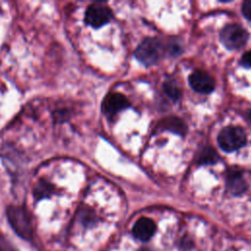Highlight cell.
Instances as JSON below:
<instances>
[{
    "mask_svg": "<svg viewBox=\"0 0 251 251\" xmlns=\"http://www.w3.org/2000/svg\"><path fill=\"white\" fill-rule=\"evenodd\" d=\"M7 218L17 234L26 240L32 237L31 220L24 207L9 206L7 208Z\"/></svg>",
    "mask_w": 251,
    "mask_h": 251,
    "instance_id": "6da1fadb",
    "label": "cell"
},
{
    "mask_svg": "<svg viewBox=\"0 0 251 251\" xmlns=\"http://www.w3.org/2000/svg\"><path fill=\"white\" fill-rule=\"evenodd\" d=\"M164 46L157 38L144 39L135 51L136 58L144 65L156 64L163 56Z\"/></svg>",
    "mask_w": 251,
    "mask_h": 251,
    "instance_id": "7a4b0ae2",
    "label": "cell"
},
{
    "mask_svg": "<svg viewBox=\"0 0 251 251\" xmlns=\"http://www.w3.org/2000/svg\"><path fill=\"white\" fill-rule=\"evenodd\" d=\"M218 143L226 152L235 151L246 143V135L242 128L237 126H226L218 135Z\"/></svg>",
    "mask_w": 251,
    "mask_h": 251,
    "instance_id": "3957f363",
    "label": "cell"
},
{
    "mask_svg": "<svg viewBox=\"0 0 251 251\" xmlns=\"http://www.w3.org/2000/svg\"><path fill=\"white\" fill-rule=\"evenodd\" d=\"M247 31L236 24L227 25L221 31L222 42L228 49H237L244 46L247 42Z\"/></svg>",
    "mask_w": 251,
    "mask_h": 251,
    "instance_id": "277c9868",
    "label": "cell"
},
{
    "mask_svg": "<svg viewBox=\"0 0 251 251\" xmlns=\"http://www.w3.org/2000/svg\"><path fill=\"white\" fill-rule=\"evenodd\" d=\"M112 18V12L103 3L91 4L85 12V23L92 27H100L107 24Z\"/></svg>",
    "mask_w": 251,
    "mask_h": 251,
    "instance_id": "5b68a950",
    "label": "cell"
},
{
    "mask_svg": "<svg viewBox=\"0 0 251 251\" xmlns=\"http://www.w3.org/2000/svg\"><path fill=\"white\" fill-rule=\"evenodd\" d=\"M128 106L129 102L125 95L121 93H110L103 100L102 111L108 118H113Z\"/></svg>",
    "mask_w": 251,
    "mask_h": 251,
    "instance_id": "8992f818",
    "label": "cell"
},
{
    "mask_svg": "<svg viewBox=\"0 0 251 251\" xmlns=\"http://www.w3.org/2000/svg\"><path fill=\"white\" fill-rule=\"evenodd\" d=\"M189 84L197 92L209 93L215 88L214 78L203 71H195L189 75Z\"/></svg>",
    "mask_w": 251,
    "mask_h": 251,
    "instance_id": "52a82bcc",
    "label": "cell"
},
{
    "mask_svg": "<svg viewBox=\"0 0 251 251\" xmlns=\"http://www.w3.org/2000/svg\"><path fill=\"white\" fill-rule=\"evenodd\" d=\"M156 230L155 223L148 218H140L132 227V233L135 238L141 241L149 240Z\"/></svg>",
    "mask_w": 251,
    "mask_h": 251,
    "instance_id": "ba28073f",
    "label": "cell"
},
{
    "mask_svg": "<svg viewBox=\"0 0 251 251\" xmlns=\"http://www.w3.org/2000/svg\"><path fill=\"white\" fill-rule=\"evenodd\" d=\"M227 189L233 195H240L247 189V183L239 171L231 170L227 174Z\"/></svg>",
    "mask_w": 251,
    "mask_h": 251,
    "instance_id": "9c48e42d",
    "label": "cell"
},
{
    "mask_svg": "<svg viewBox=\"0 0 251 251\" xmlns=\"http://www.w3.org/2000/svg\"><path fill=\"white\" fill-rule=\"evenodd\" d=\"M158 127L160 129H166V130H169V131L175 132L176 134H180V135L185 133V130H186V126H185V124L183 123V121L176 117L165 118L164 120H162L159 123Z\"/></svg>",
    "mask_w": 251,
    "mask_h": 251,
    "instance_id": "30bf717a",
    "label": "cell"
},
{
    "mask_svg": "<svg viewBox=\"0 0 251 251\" xmlns=\"http://www.w3.org/2000/svg\"><path fill=\"white\" fill-rule=\"evenodd\" d=\"M53 191H54V186L50 182L41 179L35 185L33 190V195L36 199H43V198L49 197L53 193Z\"/></svg>",
    "mask_w": 251,
    "mask_h": 251,
    "instance_id": "8fae6325",
    "label": "cell"
},
{
    "mask_svg": "<svg viewBox=\"0 0 251 251\" xmlns=\"http://www.w3.org/2000/svg\"><path fill=\"white\" fill-rule=\"evenodd\" d=\"M218 160L217 152L210 146L203 147L197 155L198 164H212Z\"/></svg>",
    "mask_w": 251,
    "mask_h": 251,
    "instance_id": "7c38bea8",
    "label": "cell"
},
{
    "mask_svg": "<svg viewBox=\"0 0 251 251\" xmlns=\"http://www.w3.org/2000/svg\"><path fill=\"white\" fill-rule=\"evenodd\" d=\"M164 91L165 93L173 100H177L179 97V90L178 88L172 82H165L164 83Z\"/></svg>",
    "mask_w": 251,
    "mask_h": 251,
    "instance_id": "4fadbf2b",
    "label": "cell"
},
{
    "mask_svg": "<svg viewBox=\"0 0 251 251\" xmlns=\"http://www.w3.org/2000/svg\"><path fill=\"white\" fill-rule=\"evenodd\" d=\"M0 251H17L12 244L3 236H0Z\"/></svg>",
    "mask_w": 251,
    "mask_h": 251,
    "instance_id": "5bb4252c",
    "label": "cell"
},
{
    "mask_svg": "<svg viewBox=\"0 0 251 251\" xmlns=\"http://www.w3.org/2000/svg\"><path fill=\"white\" fill-rule=\"evenodd\" d=\"M242 12L248 20H251V0H247L243 3Z\"/></svg>",
    "mask_w": 251,
    "mask_h": 251,
    "instance_id": "9a60e30c",
    "label": "cell"
},
{
    "mask_svg": "<svg viewBox=\"0 0 251 251\" xmlns=\"http://www.w3.org/2000/svg\"><path fill=\"white\" fill-rule=\"evenodd\" d=\"M241 65L244 67H251V50L246 52L241 58Z\"/></svg>",
    "mask_w": 251,
    "mask_h": 251,
    "instance_id": "2e32d148",
    "label": "cell"
},
{
    "mask_svg": "<svg viewBox=\"0 0 251 251\" xmlns=\"http://www.w3.org/2000/svg\"><path fill=\"white\" fill-rule=\"evenodd\" d=\"M249 118H250V119H251V111H250V112H249Z\"/></svg>",
    "mask_w": 251,
    "mask_h": 251,
    "instance_id": "e0dca14e",
    "label": "cell"
}]
</instances>
